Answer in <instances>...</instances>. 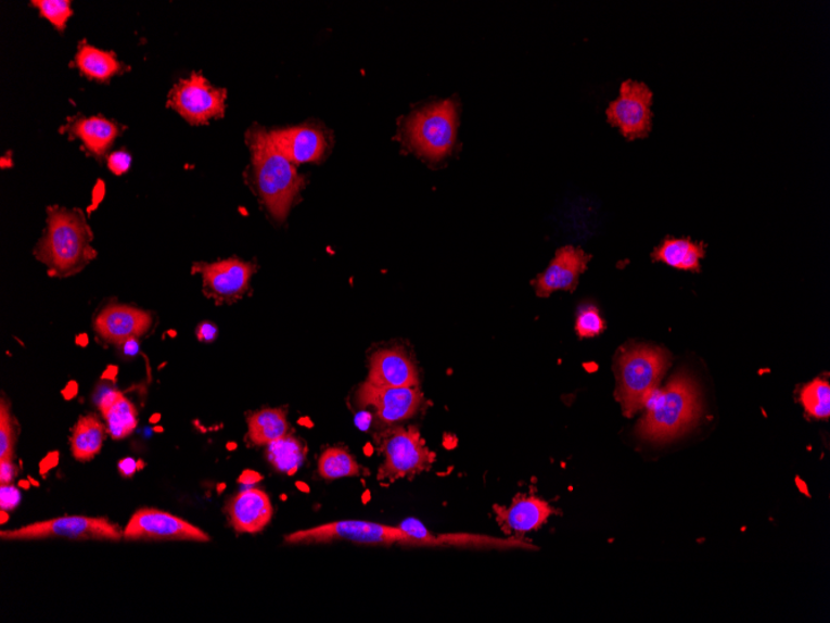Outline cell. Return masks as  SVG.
<instances>
[{
  "label": "cell",
  "instance_id": "cell-3",
  "mask_svg": "<svg viewBox=\"0 0 830 623\" xmlns=\"http://www.w3.org/2000/svg\"><path fill=\"white\" fill-rule=\"evenodd\" d=\"M646 416L637 427L641 440L671 441L697 422L701 408L694 381L679 373L667 385L656 389L644 406Z\"/></svg>",
  "mask_w": 830,
  "mask_h": 623
},
{
  "label": "cell",
  "instance_id": "cell-38",
  "mask_svg": "<svg viewBox=\"0 0 830 623\" xmlns=\"http://www.w3.org/2000/svg\"><path fill=\"white\" fill-rule=\"evenodd\" d=\"M217 328L212 326L209 322L202 323V326L199 328V331H196V335H199V339L202 341H213L217 336Z\"/></svg>",
  "mask_w": 830,
  "mask_h": 623
},
{
  "label": "cell",
  "instance_id": "cell-35",
  "mask_svg": "<svg viewBox=\"0 0 830 623\" xmlns=\"http://www.w3.org/2000/svg\"><path fill=\"white\" fill-rule=\"evenodd\" d=\"M124 394L123 392H119L114 389L106 387L104 391L99 392V397L97 399V405L102 414L107 411V409L113 406L116 400L122 397Z\"/></svg>",
  "mask_w": 830,
  "mask_h": 623
},
{
  "label": "cell",
  "instance_id": "cell-32",
  "mask_svg": "<svg viewBox=\"0 0 830 623\" xmlns=\"http://www.w3.org/2000/svg\"><path fill=\"white\" fill-rule=\"evenodd\" d=\"M399 527L409 536H412L418 545H444L448 543L452 544L451 541H448L447 536H433L430 532L426 531V527L422 524V522H419L417 519H407L399 525Z\"/></svg>",
  "mask_w": 830,
  "mask_h": 623
},
{
  "label": "cell",
  "instance_id": "cell-23",
  "mask_svg": "<svg viewBox=\"0 0 830 623\" xmlns=\"http://www.w3.org/2000/svg\"><path fill=\"white\" fill-rule=\"evenodd\" d=\"M107 427L95 415L81 417L72 434L73 456L79 462L95 458L104 445Z\"/></svg>",
  "mask_w": 830,
  "mask_h": 623
},
{
  "label": "cell",
  "instance_id": "cell-36",
  "mask_svg": "<svg viewBox=\"0 0 830 623\" xmlns=\"http://www.w3.org/2000/svg\"><path fill=\"white\" fill-rule=\"evenodd\" d=\"M16 471H18V469H16L13 462L0 463V483H2V485L12 484L14 482Z\"/></svg>",
  "mask_w": 830,
  "mask_h": 623
},
{
  "label": "cell",
  "instance_id": "cell-28",
  "mask_svg": "<svg viewBox=\"0 0 830 623\" xmlns=\"http://www.w3.org/2000/svg\"><path fill=\"white\" fill-rule=\"evenodd\" d=\"M804 409L817 420H827L830 416V385L826 380L817 379L804 386L801 392Z\"/></svg>",
  "mask_w": 830,
  "mask_h": 623
},
{
  "label": "cell",
  "instance_id": "cell-24",
  "mask_svg": "<svg viewBox=\"0 0 830 623\" xmlns=\"http://www.w3.org/2000/svg\"><path fill=\"white\" fill-rule=\"evenodd\" d=\"M250 438L255 445L269 446L288 435L289 423L282 409L267 408L247 418Z\"/></svg>",
  "mask_w": 830,
  "mask_h": 623
},
{
  "label": "cell",
  "instance_id": "cell-20",
  "mask_svg": "<svg viewBox=\"0 0 830 623\" xmlns=\"http://www.w3.org/2000/svg\"><path fill=\"white\" fill-rule=\"evenodd\" d=\"M498 522L503 532L528 533L537 531L553 510L546 501L535 497L516 499L508 509L495 507Z\"/></svg>",
  "mask_w": 830,
  "mask_h": 623
},
{
  "label": "cell",
  "instance_id": "cell-30",
  "mask_svg": "<svg viewBox=\"0 0 830 623\" xmlns=\"http://www.w3.org/2000/svg\"><path fill=\"white\" fill-rule=\"evenodd\" d=\"M15 440L16 434L10 405L2 399V404H0V463L13 462Z\"/></svg>",
  "mask_w": 830,
  "mask_h": 623
},
{
  "label": "cell",
  "instance_id": "cell-29",
  "mask_svg": "<svg viewBox=\"0 0 830 623\" xmlns=\"http://www.w3.org/2000/svg\"><path fill=\"white\" fill-rule=\"evenodd\" d=\"M31 4L37 8L42 18L49 21L56 30L62 33L73 16L72 2L68 0H36Z\"/></svg>",
  "mask_w": 830,
  "mask_h": 623
},
{
  "label": "cell",
  "instance_id": "cell-16",
  "mask_svg": "<svg viewBox=\"0 0 830 623\" xmlns=\"http://www.w3.org/2000/svg\"><path fill=\"white\" fill-rule=\"evenodd\" d=\"M590 255L575 246H563L554 255L549 268L534 281L538 296H549L558 290L573 292L578 278L585 272Z\"/></svg>",
  "mask_w": 830,
  "mask_h": 623
},
{
  "label": "cell",
  "instance_id": "cell-19",
  "mask_svg": "<svg viewBox=\"0 0 830 623\" xmlns=\"http://www.w3.org/2000/svg\"><path fill=\"white\" fill-rule=\"evenodd\" d=\"M273 144L293 164L319 161L327 149V140L321 131L309 126L290 127L269 132Z\"/></svg>",
  "mask_w": 830,
  "mask_h": 623
},
{
  "label": "cell",
  "instance_id": "cell-37",
  "mask_svg": "<svg viewBox=\"0 0 830 623\" xmlns=\"http://www.w3.org/2000/svg\"><path fill=\"white\" fill-rule=\"evenodd\" d=\"M119 473L126 478H131L137 471H139V462L133 458H125L119 460L117 465Z\"/></svg>",
  "mask_w": 830,
  "mask_h": 623
},
{
  "label": "cell",
  "instance_id": "cell-13",
  "mask_svg": "<svg viewBox=\"0 0 830 623\" xmlns=\"http://www.w3.org/2000/svg\"><path fill=\"white\" fill-rule=\"evenodd\" d=\"M125 130V126L102 115L90 117L78 115L68 117L60 131L67 135L71 141L79 140L87 155L101 161Z\"/></svg>",
  "mask_w": 830,
  "mask_h": 623
},
{
  "label": "cell",
  "instance_id": "cell-17",
  "mask_svg": "<svg viewBox=\"0 0 830 623\" xmlns=\"http://www.w3.org/2000/svg\"><path fill=\"white\" fill-rule=\"evenodd\" d=\"M227 513L235 532L256 534L269 525L273 508L267 493L246 490L229 500Z\"/></svg>",
  "mask_w": 830,
  "mask_h": 623
},
{
  "label": "cell",
  "instance_id": "cell-31",
  "mask_svg": "<svg viewBox=\"0 0 830 623\" xmlns=\"http://www.w3.org/2000/svg\"><path fill=\"white\" fill-rule=\"evenodd\" d=\"M605 323L597 307L585 306L577 314L576 331L580 338H593L604 330Z\"/></svg>",
  "mask_w": 830,
  "mask_h": 623
},
{
  "label": "cell",
  "instance_id": "cell-39",
  "mask_svg": "<svg viewBox=\"0 0 830 623\" xmlns=\"http://www.w3.org/2000/svg\"><path fill=\"white\" fill-rule=\"evenodd\" d=\"M136 340L137 339L127 341V343L124 345L126 354L135 355V354H137V352H139V344H137Z\"/></svg>",
  "mask_w": 830,
  "mask_h": 623
},
{
  "label": "cell",
  "instance_id": "cell-14",
  "mask_svg": "<svg viewBox=\"0 0 830 623\" xmlns=\"http://www.w3.org/2000/svg\"><path fill=\"white\" fill-rule=\"evenodd\" d=\"M256 267L237 258L212 264L196 263L193 271H200L204 288L209 294L222 298L243 295L250 287Z\"/></svg>",
  "mask_w": 830,
  "mask_h": 623
},
{
  "label": "cell",
  "instance_id": "cell-1",
  "mask_svg": "<svg viewBox=\"0 0 830 623\" xmlns=\"http://www.w3.org/2000/svg\"><path fill=\"white\" fill-rule=\"evenodd\" d=\"M92 239V230L80 209L51 206L48 208L44 234L34 254L46 264L51 276L72 277L97 258Z\"/></svg>",
  "mask_w": 830,
  "mask_h": 623
},
{
  "label": "cell",
  "instance_id": "cell-21",
  "mask_svg": "<svg viewBox=\"0 0 830 623\" xmlns=\"http://www.w3.org/2000/svg\"><path fill=\"white\" fill-rule=\"evenodd\" d=\"M73 64L85 78L102 84L108 82L116 75L131 71L130 66L119 62L113 51L92 47L87 40L79 42L78 53Z\"/></svg>",
  "mask_w": 830,
  "mask_h": 623
},
{
  "label": "cell",
  "instance_id": "cell-4",
  "mask_svg": "<svg viewBox=\"0 0 830 623\" xmlns=\"http://www.w3.org/2000/svg\"><path fill=\"white\" fill-rule=\"evenodd\" d=\"M669 365V355L652 346L631 347L621 355L617 397L624 415L630 417L644 408Z\"/></svg>",
  "mask_w": 830,
  "mask_h": 623
},
{
  "label": "cell",
  "instance_id": "cell-5",
  "mask_svg": "<svg viewBox=\"0 0 830 623\" xmlns=\"http://www.w3.org/2000/svg\"><path fill=\"white\" fill-rule=\"evenodd\" d=\"M458 111L455 100H445L416 111L407 118L405 136L419 156L440 161L455 148Z\"/></svg>",
  "mask_w": 830,
  "mask_h": 623
},
{
  "label": "cell",
  "instance_id": "cell-7",
  "mask_svg": "<svg viewBox=\"0 0 830 623\" xmlns=\"http://www.w3.org/2000/svg\"><path fill=\"white\" fill-rule=\"evenodd\" d=\"M332 542H353L372 545H418L413 537L401 531L399 526L393 527L362 522V520H342V522L323 524L285 536L286 544H324Z\"/></svg>",
  "mask_w": 830,
  "mask_h": 623
},
{
  "label": "cell",
  "instance_id": "cell-26",
  "mask_svg": "<svg viewBox=\"0 0 830 623\" xmlns=\"http://www.w3.org/2000/svg\"><path fill=\"white\" fill-rule=\"evenodd\" d=\"M107 433L111 438L122 441L128 437L137 427V409L124 395L104 414Z\"/></svg>",
  "mask_w": 830,
  "mask_h": 623
},
{
  "label": "cell",
  "instance_id": "cell-10",
  "mask_svg": "<svg viewBox=\"0 0 830 623\" xmlns=\"http://www.w3.org/2000/svg\"><path fill=\"white\" fill-rule=\"evenodd\" d=\"M380 450L384 456L380 478L392 481L423 472L432 463L431 452L414 427L388 432L381 442Z\"/></svg>",
  "mask_w": 830,
  "mask_h": 623
},
{
  "label": "cell",
  "instance_id": "cell-6",
  "mask_svg": "<svg viewBox=\"0 0 830 623\" xmlns=\"http://www.w3.org/2000/svg\"><path fill=\"white\" fill-rule=\"evenodd\" d=\"M3 542H34L64 537L71 541L122 542L124 531L106 518L63 517L0 533Z\"/></svg>",
  "mask_w": 830,
  "mask_h": 623
},
{
  "label": "cell",
  "instance_id": "cell-27",
  "mask_svg": "<svg viewBox=\"0 0 830 623\" xmlns=\"http://www.w3.org/2000/svg\"><path fill=\"white\" fill-rule=\"evenodd\" d=\"M319 473L323 480L335 481L340 478L357 475L359 467L356 459L345 449L329 448L320 457Z\"/></svg>",
  "mask_w": 830,
  "mask_h": 623
},
{
  "label": "cell",
  "instance_id": "cell-8",
  "mask_svg": "<svg viewBox=\"0 0 830 623\" xmlns=\"http://www.w3.org/2000/svg\"><path fill=\"white\" fill-rule=\"evenodd\" d=\"M227 90L217 89L193 73L170 90L167 106L177 111L191 125H204L226 113Z\"/></svg>",
  "mask_w": 830,
  "mask_h": 623
},
{
  "label": "cell",
  "instance_id": "cell-15",
  "mask_svg": "<svg viewBox=\"0 0 830 623\" xmlns=\"http://www.w3.org/2000/svg\"><path fill=\"white\" fill-rule=\"evenodd\" d=\"M152 317L148 312L128 305H108L95 320L98 334L115 345H125L127 341L140 338L150 330Z\"/></svg>",
  "mask_w": 830,
  "mask_h": 623
},
{
  "label": "cell",
  "instance_id": "cell-12",
  "mask_svg": "<svg viewBox=\"0 0 830 623\" xmlns=\"http://www.w3.org/2000/svg\"><path fill=\"white\" fill-rule=\"evenodd\" d=\"M356 399L359 407H374L380 420L392 424L413 417L422 406L423 395L417 387H379L366 381Z\"/></svg>",
  "mask_w": 830,
  "mask_h": 623
},
{
  "label": "cell",
  "instance_id": "cell-22",
  "mask_svg": "<svg viewBox=\"0 0 830 623\" xmlns=\"http://www.w3.org/2000/svg\"><path fill=\"white\" fill-rule=\"evenodd\" d=\"M705 245L690 239L669 238L656 247L652 257L666 266L691 272L700 271V260L705 258Z\"/></svg>",
  "mask_w": 830,
  "mask_h": 623
},
{
  "label": "cell",
  "instance_id": "cell-34",
  "mask_svg": "<svg viewBox=\"0 0 830 623\" xmlns=\"http://www.w3.org/2000/svg\"><path fill=\"white\" fill-rule=\"evenodd\" d=\"M21 492L13 484L2 485V510H13L20 506Z\"/></svg>",
  "mask_w": 830,
  "mask_h": 623
},
{
  "label": "cell",
  "instance_id": "cell-2",
  "mask_svg": "<svg viewBox=\"0 0 830 623\" xmlns=\"http://www.w3.org/2000/svg\"><path fill=\"white\" fill-rule=\"evenodd\" d=\"M246 141L260 198L271 216L282 221L302 190L304 178L298 176L293 162L273 144L269 132L261 127L254 126L247 131Z\"/></svg>",
  "mask_w": 830,
  "mask_h": 623
},
{
  "label": "cell",
  "instance_id": "cell-25",
  "mask_svg": "<svg viewBox=\"0 0 830 623\" xmlns=\"http://www.w3.org/2000/svg\"><path fill=\"white\" fill-rule=\"evenodd\" d=\"M267 457L277 471L293 475L304 462L305 449L296 438L285 435L268 446Z\"/></svg>",
  "mask_w": 830,
  "mask_h": 623
},
{
  "label": "cell",
  "instance_id": "cell-9",
  "mask_svg": "<svg viewBox=\"0 0 830 623\" xmlns=\"http://www.w3.org/2000/svg\"><path fill=\"white\" fill-rule=\"evenodd\" d=\"M652 90L644 82L627 80L622 84L620 98L606 109V119L624 138L643 139L652 131Z\"/></svg>",
  "mask_w": 830,
  "mask_h": 623
},
{
  "label": "cell",
  "instance_id": "cell-33",
  "mask_svg": "<svg viewBox=\"0 0 830 623\" xmlns=\"http://www.w3.org/2000/svg\"><path fill=\"white\" fill-rule=\"evenodd\" d=\"M130 153L126 151H116L107 157V167L116 176H122L131 167Z\"/></svg>",
  "mask_w": 830,
  "mask_h": 623
},
{
  "label": "cell",
  "instance_id": "cell-18",
  "mask_svg": "<svg viewBox=\"0 0 830 623\" xmlns=\"http://www.w3.org/2000/svg\"><path fill=\"white\" fill-rule=\"evenodd\" d=\"M367 382L379 387H417L418 377L404 349L390 348L372 356Z\"/></svg>",
  "mask_w": 830,
  "mask_h": 623
},
{
  "label": "cell",
  "instance_id": "cell-11",
  "mask_svg": "<svg viewBox=\"0 0 830 623\" xmlns=\"http://www.w3.org/2000/svg\"><path fill=\"white\" fill-rule=\"evenodd\" d=\"M124 539L128 542H210L209 535L202 529L157 509L136 511L125 527Z\"/></svg>",
  "mask_w": 830,
  "mask_h": 623
}]
</instances>
